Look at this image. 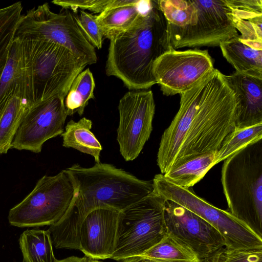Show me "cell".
<instances>
[{"label": "cell", "mask_w": 262, "mask_h": 262, "mask_svg": "<svg viewBox=\"0 0 262 262\" xmlns=\"http://www.w3.org/2000/svg\"><path fill=\"white\" fill-rule=\"evenodd\" d=\"M17 89H21L27 98V77L22 42L19 39L14 38L0 79V103Z\"/></svg>", "instance_id": "ffe728a7"}, {"label": "cell", "mask_w": 262, "mask_h": 262, "mask_svg": "<svg viewBox=\"0 0 262 262\" xmlns=\"http://www.w3.org/2000/svg\"><path fill=\"white\" fill-rule=\"evenodd\" d=\"M236 101V127L262 123V78L235 72L225 75Z\"/></svg>", "instance_id": "2e32d148"}, {"label": "cell", "mask_w": 262, "mask_h": 262, "mask_svg": "<svg viewBox=\"0 0 262 262\" xmlns=\"http://www.w3.org/2000/svg\"><path fill=\"white\" fill-rule=\"evenodd\" d=\"M85 217L74 201L64 214L48 229L56 249L79 250L80 231Z\"/></svg>", "instance_id": "44dd1931"}, {"label": "cell", "mask_w": 262, "mask_h": 262, "mask_svg": "<svg viewBox=\"0 0 262 262\" xmlns=\"http://www.w3.org/2000/svg\"><path fill=\"white\" fill-rule=\"evenodd\" d=\"M95 82L89 69L82 71L73 80L65 101L68 116H81L90 99H93Z\"/></svg>", "instance_id": "484cf974"}, {"label": "cell", "mask_w": 262, "mask_h": 262, "mask_svg": "<svg viewBox=\"0 0 262 262\" xmlns=\"http://www.w3.org/2000/svg\"><path fill=\"white\" fill-rule=\"evenodd\" d=\"M142 255L158 262L202 261L189 247L168 233Z\"/></svg>", "instance_id": "d4e9b609"}, {"label": "cell", "mask_w": 262, "mask_h": 262, "mask_svg": "<svg viewBox=\"0 0 262 262\" xmlns=\"http://www.w3.org/2000/svg\"><path fill=\"white\" fill-rule=\"evenodd\" d=\"M31 106L23 91L17 89L0 103V154L12 148L25 113Z\"/></svg>", "instance_id": "d6986e66"}, {"label": "cell", "mask_w": 262, "mask_h": 262, "mask_svg": "<svg viewBox=\"0 0 262 262\" xmlns=\"http://www.w3.org/2000/svg\"><path fill=\"white\" fill-rule=\"evenodd\" d=\"M14 38L21 40H44L55 43L70 51L88 64L96 63L95 48L84 38L68 9L62 13L52 12L45 3L21 15Z\"/></svg>", "instance_id": "9c48e42d"}, {"label": "cell", "mask_w": 262, "mask_h": 262, "mask_svg": "<svg viewBox=\"0 0 262 262\" xmlns=\"http://www.w3.org/2000/svg\"><path fill=\"white\" fill-rule=\"evenodd\" d=\"M216 152L190 159L163 174L169 182L184 188L192 187L215 164Z\"/></svg>", "instance_id": "603a6c76"}, {"label": "cell", "mask_w": 262, "mask_h": 262, "mask_svg": "<svg viewBox=\"0 0 262 262\" xmlns=\"http://www.w3.org/2000/svg\"><path fill=\"white\" fill-rule=\"evenodd\" d=\"M164 217L167 233L189 247L202 261L208 262L226 246L214 227L172 201H165Z\"/></svg>", "instance_id": "4fadbf2b"}, {"label": "cell", "mask_w": 262, "mask_h": 262, "mask_svg": "<svg viewBox=\"0 0 262 262\" xmlns=\"http://www.w3.org/2000/svg\"><path fill=\"white\" fill-rule=\"evenodd\" d=\"M167 21L157 1L133 26L110 40L105 71L120 79L129 89L146 90L157 83L155 61L172 49Z\"/></svg>", "instance_id": "7a4b0ae2"}, {"label": "cell", "mask_w": 262, "mask_h": 262, "mask_svg": "<svg viewBox=\"0 0 262 262\" xmlns=\"http://www.w3.org/2000/svg\"><path fill=\"white\" fill-rule=\"evenodd\" d=\"M74 19L86 40L94 48H102L103 35L96 15L80 10L72 12Z\"/></svg>", "instance_id": "f1b7e54d"}, {"label": "cell", "mask_w": 262, "mask_h": 262, "mask_svg": "<svg viewBox=\"0 0 262 262\" xmlns=\"http://www.w3.org/2000/svg\"><path fill=\"white\" fill-rule=\"evenodd\" d=\"M119 211L99 208L85 216L80 231V249L89 258H111L114 251Z\"/></svg>", "instance_id": "9a60e30c"}, {"label": "cell", "mask_w": 262, "mask_h": 262, "mask_svg": "<svg viewBox=\"0 0 262 262\" xmlns=\"http://www.w3.org/2000/svg\"><path fill=\"white\" fill-rule=\"evenodd\" d=\"M153 4L152 0H113L110 7L96 15L103 37L111 40L133 26Z\"/></svg>", "instance_id": "e0dca14e"}, {"label": "cell", "mask_w": 262, "mask_h": 262, "mask_svg": "<svg viewBox=\"0 0 262 262\" xmlns=\"http://www.w3.org/2000/svg\"><path fill=\"white\" fill-rule=\"evenodd\" d=\"M65 170L74 185V202L85 216L99 208L121 211L154 191L152 180H140L110 164H74Z\"/></svg>", "instance_id": "277c9868"}, {"label": "cell", "mask_w": 262, "mask_h": 262, "mask_svg": "<svg viewBox=\"0 0 262 262\" xmlns=\"http://www.w3.org/2000/svg\"><path fill=\"white\" fill-rule=\"evenodd\" d=\"M22 9L20 2L0 8V79L7 61Z\"/></svg>", "instance_id": "4316f807"}, {"label": "cell", "mask_w": 262, "mask_h": 262, "mask_svg": "<svg viewBox=\"0 0 262 262\" xmlns=\"http://www.w3.org/2000/svg\"><path fill=\"white\" fill-rule=\"evenodd\" d=\"M174 49L217 46L238 35L229 0H160Z\"/></svg>", "instance_id": "3957f363"}, {"label": "cell", "mask_w": 262, "mask_h": 262, "mask_svg": "<svg viewBox=\"0 0 262 262\" xmlns=\"http://www.w3.org/2000/svg\"><path fill=\"white\" fill-rule=\"evenodd\" d=\"M75 193L73 181L65 169L54 176L45 175L20 203L9 210V223L18 227L50 226L67 212Z\"/></svg>", "instance_id": "30bf717a"}, {"label": "cell", "mask_w": 262, "mask_h": 262, "mask_svg": "<svg viewBox=\"0 0 262 262\" xmlns=\"http://www.w3.org/2000/svg\"><path fill=\"white\" fill-rule=\"evenodd\" d=\"M165 200L154 190L119 212L114 253L111 258L119 261L140 255L167 234Z\"/></svg>", "instance_id": "52a82bcc"}, {"label": "cell", "mask_w": 262, "mask_h": 262, "mask_svg": "<svg viewBox=\"0 0 262 262\" xmlns=\"http://www.w3.org/2000/svg\"><path fill=\"white\" fill-rule=\"evenodd\" d=\"M238 35L220 44L223 56L235 72L262 78V41L244 40Z\"/></svg>", "instance_id": "ac0fdd59"}, {"label": "cell", "mask_w": 262, "mask_h": 262, "mask_svg": "<svg viewBox=\"0 0 262 262\" xmlns=\"http://www.w3.org/2000/svg\"><path fill=\"white\" fill-rule=\"evenodd\" d=\"M214 69L207 50L172 49L155 61L152 73L163 95L169 96L189 90Z\"/></svg>", "instance_id": "7c38bea8"}, {"label": "cell", "mask_w": 262, "mask_h": 262, "mask_svg": "<svg viewBox=\"0 0 262 262\" xmlns=\"http://www.w3.org/2000/svg\"><path fill=\"white\" fill-rule=\"evenodd\" d=\"M86 262H101V261H99L95 259L88 257Z\"/></svg>", "instance_id": "836d02e7"}, {"label": "cell", "mask_w": 262, "mask_h": 262, "mask_svg": "<svg viewBox=\"0 0 262 262\" xmlns=\"http://www.w3.org/2000/svg\"><path fill=\"white\" fill-rule=\"evenodd\" d=\"M87 257H79L72 256L61 260H56L55 262H86Z\"/></svg>", "instance_id": "d6a6232c"}, {"label": "cell", "mask_w": 262, "mask_h": 262, "mask_svg": "<svg viewBox=\"0 0 262 262\" xmlns=\"http://www.w3.org/2000/svg\"><path fill=\"white\" fill-rule=\"evenodd\" d=\"M22 262H55L53 245L48 230L24 231L19 238Z\"/></svg>", "instance_id": "cb8c5ba5"}, {"label": "cell", "mask_w": 262, "mask_h": 262, "mask_svg": "<svg viewBox=\"0 0 262 262\" xmlns=\"http://www.w3.org/2000/svg\"><path fill=\"white\" fill-rule=\"evenodd\" d=\"M224 161L221 181L228 211L262 238V139Z\"/></svg>", "instance_id": "5b68a950"}, {"label": "cell", "mask_w": 262, "mask_h": 262, "mask_svg": "<svg viewBox=\"0 0 262 262\" xmlns=\"http://www.w3.org/2000/svg\"><path fill=\"white\" fill-rule=\"evenodd\" d=\"M180 95L179 109L159 144L157 162L162 174L190 159L217 151L235 127V95L217 69Z\"/></svg>", "instance_id": "6da1fadb"}, {"label": "cell", "mask_w": 262, "mask_h": 262, "mask_svg": "<svg viewBox=\"0 0 262 262\" xmlns=\"http://www.w3.org/2000/svg\"><path fill=\"white\" fill-rule=\"evenodd\" d=\"M117 140L126 161L136 159L150 137L155 103L151 91L127 92L119 100Z\"/></svg>", "instance_id": "8fae6325"}, {"label": "cell", "mask_w": 262, "mask_h": 262, "mask_svg": "<svg viewBox=\"0 0 262 262\" xmlns=\"http://www.w3.org/2000/svg\"><path fill=\"white\" fill-rule=\"evenodd\" d=\"M121 262H158L142 255L129 257L122 260ZM205 262V261H201Z\"/></svg>", "instance_id": "1f68e13d"}, {"label": "cell", "mask_w": 262, "mask_h": 262, "mask_svg": "<svg viewBox=\"0 0 262 262\" xmlns=\"http://www.w3.org/2000/svg\"><path fill=\"white\" fill-rule=\"evenodd\" d=\"M64 98L55 96L31 105L22 118L12 148L39 153L45 142L61 135L68 116Z\"/></svg>", "instance_id": "5bb4252c"}, {"label": "cell", "mask_w": 262, "mask_h": 262, "mask_svg": "<svg viewBox=\"0 0 262 262\" xmlns=\"http://www.w3.org/2000/svg\"><path fill=\"white\" fill-rule=\"evenodd\" d=\"M262 139V123L246 127H236L223 141L216 152L215 164L225 160L245 146Z\"/></svg>", "instance_id": "83f0119b"}, {"label": "cell", "mask_w": 262, "mask_h": 262, "mask_svg": "<svg viewBox=\"0 0 262 262\" xmlns=\"http://www.w3.org/2000/svg\"><path fill=\"white\" fill-rule=\"evenodd\" d=\"M92 122L83 117L78 121H69L65 130L60 135L62 137V146L73 148L84 154L93 157L96 163H100L102 146L96 137L91 131Z\"/></svg>", "instance_id": "7402d4cb"}, {"label": "cell", "mask_w": 262, "mask_h": 262, "mask_svg": "<svg viewBox=\"0 0 262 262\" xmlns=\"http://www.w3.org/2000/svg\"><path fill=\"white\" fill-rule=\"evenodd\" d=\"M21 42L27 77V98L30 105L55 96L66 98L73 80L86 64L55 43Z\"/></svg>", "instance_id": "8992f818"}, {"label": "cell", "mask_w": 262, "mask_h": 262, "mask_svg": "<svg viewBox=\"0 0 262 262\" xmlns=\"http://www.w3.org/2000/svg\"><path fill=\"white\" fill-rule=\"evenodd\" d=\"M113 0H55L52 2L65 9H71L73 12L79 8L93 13H101L111 6Z\"/></svg>", "instance_id": "4dcf8cb0"}, {"label": "cell", "mask_w": 262, "mask_h": 262, "mask_svg": "<svg viewBox=\"0 0 262 262\" xmlns=\"http://www.w3.org/2000/svg\"><path fill=\"white\" fill-rule=\"evenodd\" d=\"M208 262H262V249L220 250Z\"/></svg>", "instance_id": "f546056e"}, {"label": "cell", "mask_w": 262, "mask_h": 262, "mask_svg": "<svg viewBox=\"0 0 262 262\" xmlns=\"http://www.w3.org/2000/svg\"><path fill=\"white\" fill-rule=\"evenodd\" d=\"M154 190L165 201H172L204 219L223 237L229 250L262 249V238L229 211L218 208L198 196L192 187L184 188L168 181L162 174L155 176Z\"/></svg>", "instance_id": "ba28073f"}]
</instances>
